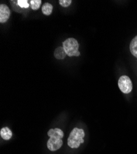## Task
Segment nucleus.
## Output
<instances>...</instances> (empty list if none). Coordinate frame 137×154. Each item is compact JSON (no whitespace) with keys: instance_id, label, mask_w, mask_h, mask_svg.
I'll use <instances>...</instances> for the list:
<instances>
[{"instance_id":"5","label":"nucleus","mask_w":137,"mask_h":154,"mask_svg":"<svg viewBox=\"0 0 137 154\" xmlns=\"http://www.w3.org/2000/svg\"><path fill=\"white\" fill-rule=\"evenodd\" d=\"M10 15V11L9 7L4 4L0 5V22L6 23L9 19Z\"/></svg>"},{"instance_id":"11","label":"nucleus","mask_w":137,"mask_h":154,"mask_svg":"<svg viewBox=\"0 0 137 154\" xmlns=\"http://www.w3.org/2000/svg\"><path fill=\"white\" fill-rule=\"evenodd\" d=\"M27 0H19L17 1V5L21 8H29V4Z\"/></svg>"},{"instance_id":"6","label":"nucleus","mask_w":137,"mask_h":154,"mask_svg":"<svg viewBox=\"0 0 137 154\" xmlns=\"http://www.w3.org/2000/svg\"><path fill=\"white\" fill-rule=\"evenodd\" d=\"M54 56L58 60H63L65 58L67 54L63 48V46L58 47L54 51Z\"/></svg>"},{"instance_id":"3","label":"nucleus","mask_w":137,"mask_h":154,"mask_svg":"<svg viewBox=\"0 0 137 154\" xmlns=\"http://www.w3.org/2000/svg\"><path fill=\"white\" fill-rule=\"evenodd\" d=\"M62 45L68 56L78 57L80 56V52L78 50L79 43L76 39L73 38H69L64 41Z\"/></svg>"},{"instance_id":"8","label":"nucleus","mask_w":137,"mask_h":154,"mask_svg":"<svg viewBox=\"0 0 137 154\" xmlns=\"http://www.w3.org/2000/svg\"><path fill=\"white\" fill-rule=\"evenodd\" d=\"M0 134H1V137L4 140H9L12 136V131L7 127L3 128L0 131Z\"/></svg>"},{"instance_id":"2","label":"nucleus","mask_w":137,"mask_h":154,"mask_svg":"<svg viewBox=\"0 0 137 154\" xmlns=\"http://www.w3.org/2000/svg\"><path fill=\"white\" fill-rule=\"evenodd\" d=\"M84 131L82 129L75 128L71 131L68 138V145L73 149L78 148L81 144L84 143Z\"/></svg>"},{"instance_id":"7","label":"nucleus","mask_w":137,"mask_h":154,"mask_svg":"<svg viewBox=\"0 0 137 154\" xmlns=\"http://www.w3.org/2000/svg\"><path fill=\"white\" fill-rule=\"evenodd\" d=\"M130 51L132 54L137 58V35L133 38L130 42Z\"/></svg>"},{"instance_id":"9","label":"nucleus","mask_w":137,"mask_h":154,"mask_svg":"<svg viewBox=\"0 0 137 154\" xmlns=\"http://www.w3.org/2000/svg\"><path fill=\"white\" fill-rule=\"evenodd\" d=\"M53 11V6L49 3H45L42 6V12L43 14L49 16L52 14Z\"/></svg>"},{"instance_id":"10","label":"nucleus","mask_w":137,"mask_h":154,"mask_svg":"<svg viewBox=\"0 0 137 154\" xmlns=\"http://www.w3.org/2000/svg\"><path fill=\"white\" fill-rule=\"evenodd\" d=\"M30 2L31 8L33 10H38L42 3L41 0H31Z\"/></svg>"},{"instance_id":"4","label":"nucleus","mask_w":137,"mask_h":154,"mask_svg":"<svg viewBox=\"0 0 137 154\" xmlns=\"http://www.w3.org/2000/svg\"><path fill=\"white\" fill-rule=\"evenodd\" d=\"M118 86L121 91L125 93L128 94L132 90V83L130 79L128 76H121L118 81Z\"/></svg>"},{"instance_id":"1","label":"nucleus","mask_w":137,"mask_h":154,"mask_svg":"<svg viewBox=\"0 0 137 154\" xmlns=\"http://www.w3.org/2000/svg\"><path fill=\"white\" fill-rule=\"evenodd\" d=\"M47 135L50 137L47 143V146L49 150L51 151L58 150L63 144L62 138L64 136L63 131L59 128L51 129L48 131Z\"/></svg>"},{"instance_id":"12","label":"nucleus","mask_w":137,"mask_h":154,"mask_svg":"<svg viewBox=\"0 0 137 154\" xmlns=\"http://www.w3.org/2000/svg\"><path fill=\"white\" fill-rule=\"evenodd\" d=\"M58 2L62 7L67 8L71 4L72 1L71 0H59Z\"/></svg>"}]
</instances>
